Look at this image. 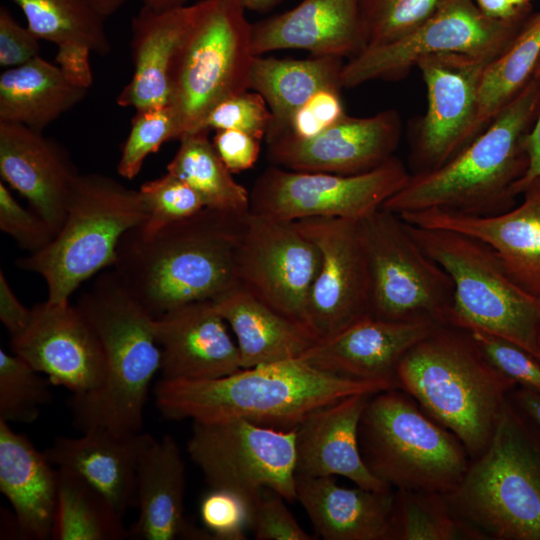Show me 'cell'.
<instances>
[{
	"instance_id": "18",
	"label": "cell",
	"mask_w": 540,
	"mask_h": 540,
	"mask_svg": "<svg viewBox=\"0 0 540 540\" xmlns=\"http://www.w3.org/2000/svg\"><path fill=\"white\" fill-rule=\"evenodd\" d=\"M31 310L27 327L10 337L12 353L72 394L100 388L106 377L104 351L77 305L46 300Z\"/></svg>"
},
{
	"instance_id": "45",
	"label": "cell",
	"mask_w": 540,
	"mask_h": 540,
	"mask_svg": "<svg viewBox=\"0 0 540 540\" xmlns=\"http://www.w3.org/2000/svg\"><path fill=\"white\" fill-rule=\"evenodd\" d=\"M467 331V330H466ZM485 357L517 385L540 391V361L518 345L479 331H467Z\"/></svg>"
},
{
	"instance_id": "39",
	"label": "cell",
	"mask_w": 540,
	"mask_h": 540,
	"mask_svg": "<svg viewBox=\"0 0 540 540\" xmlns=\"http://www.w3.org/2000/svg\"><path fill=\"white\" fill-rule=\"evenodd\" d=\"M49 385L48 378L24 359L0 349V420L34 422L43 406L52 401Z\"/></svg>"
},
{
	"instance_id": "10",
	"label": "cell",
	"mask_w": 540,
	"mask_h": 540,
	"mask_svg": "<svg viewBox=\"0 0 540 540\" xmlns=\"http://www.w3.org/2000/svg\"><path fill=\"white\" fill-rule=\"evenodd\" d=\"M238 0H202L176 54L171 98L176 140L197 132L220 102L249 90L252 24Z\"/></svg>"
},
{
	"instance_id": "35",
	"label": "cell",
	"mask_w": 540,
	"mask_h": 540,
	"mask_svg": "<svg viewBox=\"0 0 540 540\" xmlns=\"http://www.w3.org/2000/svg\"><path fill=\"white\" fill-rule=\"evenodd\" d=\"M540 58V9L531 13L509 45L486 67L478 93L474 139L527 85Z\"/></svg>"
},
{
	"instance_id": "28",
	"label": "cell",
	"mask_w": 540,
	"mask_h": 540,
	"mask_svg": "<svg viewBox=\"0 0 540 540\" xmlns=\"http://www.w3.org/2000/svg\"><path fill=\"white\" fill-rule=\"evenodd\" d=\"M82 433L79 437H56L44 453L57 468L72 471L90 483L124 516L136 506L138 462L152 436L104 428Z\"/></svg>"
},
{
	"instance_id": "43",
	"label": "cell",
	"mask_w": 540,
	"mask_h": 540,
	"mask_svg": "<svg viewBox=\"0 0 540 540\" xmlns=\"http://www.w3.org/2000/svg\"><path fill=\"white\" fill-rule=\"evenodd\" d=\"M271 121V112L264 98L248 90L218 103L207 114L198 131L237 130L262 140Z\"/></svg>"
},
{
	"instance_id": "59",
	"label": "cell",
	"mask_w": 540,
	"mask_h": 540,
	"mask_svg": "<svg viewBox=\"0 0 540 540\" xmlns=\"http://www.w3.org/2000/svg\"><path fill=\"white\" fill-rule=\"evenodd\" d=\"M537 312L536 350L537 359L540 361V299L532 298Z\"/></svg>"
},
{
	"instance_id": "2",
	"label": "cell",
	"mask_w": 540,
	"mask_h": 540,
	"mask_svg": "<svg viewBox=\"0 0 540 540\" xmlns=\"http://www.w3.org/2000/svg\"><path fill=\"white\" fill-rule=\"evenodd\" d=\"M397 388L318 369L301 358L240 369L208 380H159L155 404L169 419L217 422L243 419L292 430L315 410L353 394Z\"/></svg>"
},
{
	"instance_id": "44",
	"label": "cell",
	"mask_w": 540,
	"mask_h": 540,
	"mask_svg": "<svg viewBox=\"0 0 540 540\" xmlns=\"http://www.w3.org/2000/svg\"><path fill=\"white\" fill-rule=\"evenodd\" d=\"M200 517L213 540H245L250 529V510L237 494L210 489L200 502Z\"/></svg>"
},
{
	"instance_id": "16",
	"label": "cell",
	"mask_w": 540,
	"mask_h": 540,
	"mask_svg": "<svg viewBox=\"0 0 540 540\" xmlns=\"http://www.w3.org/2000/svg\"><path fill=\"white\" fill-rule=\"evenodd\" d=\"M318 248L320 265L308 302V324L319 340L370 315V274L359 220L296 221Z\"/></svg>"
},
{
	"instance_id": "14",
	"label": "cell",
	"mask_w": 540,
	"mask_h": 540,
	"mask_svg": "<svg viewBox=\"0 0 540 540\" xmlns=\"http://www.w3.org/2000/svg\"><path fill=\"white\" fill-rule=\"evenodd\" d=\"M410 174L395 156L354 175L273 165L262 172L250 191V212L287 221L318 217L361 220L381 208L406 184Z\"/></svg>"
},
{
	"instance_id": "34",
	"label": "cell",
	"mask_w": 540,
	"mask_h": 540,
	"mask_svg": "<svg viewBox=\"0 0 540 540\" xmlns=\"http://www.w3.org/2000/svg\"><path fill=\"white\" fill-rule=\"evenodd\" d=\"M89 89L40 56L0 75V121L42 131L77 105Z\"/></svg>"
},
{
	"instance_id": "37",
	"label": "cell",
	"mask_w": 540,
	"mask_h": 540,
	"mask_svg": "<svg viewBox=\"0 0 540 540\" xmlns=\"http://www.w3.org/2000/svg\"><path fill=\"white\" fill-rule=\"evenodd\" d=\"M167 172L192 187L205 207L245 214L250 211V192L239 184L222 162L208 131L183 136Z\"/></svg>"
},
{
	"instance_id": "48",
	"label": "cell",
	"mask_w": 540,
	"mask_h": 540,
	"mask_svg": "<svg viewBox=\"0 0 540 540\" xmlns=\"http://www.w3.org/2000/svg\"><path fill=\"white\" fill-rule=\"evenodd\" d=\"M40 39L23 27L10 11L0 7V66L8 69L39 56Z\"/></svg>"
},
{
	"instance_id": "36",
	"label": "cell",
	"mask_w": 540,
	"mask_h": 540,
	"mask_svg": "<svg viewBox=\"0 0 540 540\" xmlns=\"http://www.w3.org/2000/svg\"><path fill=\"white\" fill-rule=\"evenodd\" d=\"M123 517L90 483L58 468L53 540H122L129 537Z\"/></svg>"
},
{
	"instance_id": "33",
	"label": "cell",
	"mask_w": 540,
	"mask_h": 540,
	"mask_svg": "<svg viewBox=\"0 0 540 540\" xmlns=\"http://www.w3.org/2000/svg\"><path fill=\"white\" fill-rule=\"evenodd\" d=\"M343 65L341 58L329 56L307 59L255 56L249 90L260 94L271 112L267 143L289 132L294 113L316 92L340 90Z\"/></svg>"
},
{
	"instance_id": "55",
	"label": "cell",
	"mask_w": 540,
	"mask_h": 540,
	"mask_svg": "<svg viewBox=\"0 0 540 540\" xmlns=\"http://www.w3.org/2000/svg\"><path fill=\"white\" fill-rule=\"evenodd\" d=\"M509 398L540 427V391L517 385Z\"/></svg>"
},
{
	"instance_id": "6",
	"label": "cell",
	"mask_w": 540,
	"mask_h": 540,
	"mask_svg": "<svg viewBox=\"0 0 540 540\" xmlns=\"http://www.w3.org/2000/svg\"><path fill=\"white\" fill-rule=\"evenodd\" d=\"M445 496L480 540H540V427L510 398L487 448Z\"/></svg>"
},
{
	"instance_id": "29",
	"label": "cell",
	"mask_w": 540,
	"mask_h": 540,
	"mask_svg": "<svg viewBox=\"0 0 540 540\" xmlns=\"http://www.w3.org/2000/svg\"><path fill=\"white\" fill-rule=\"evenodd\" d=\"M395 491L346 488L333 476L296 475V500L324 540H390Z\"/></svg>"
},
{
	"instance_id": "24",
	"label": "cell",
	"mask_w": 540,
	"mask_h": 540,
	"mask_svg": "<svg viewBox=\"0 0 540 540\" xmlns=\"http://www.w3.org/2000/svg\"><path fill=\"white\" fill-rule=\"evenodd\" d=\"M367 47L360 0H302L294 8L252 25V50L259 56L303 49L313 56L351 58Z\"/></svg>"
},
{
	"instance_id": "58",
	"label": "cell",
	"mask_w": 540,
	"mask_h": 540,
	"mask_svg": "<svg viewBox=\"0 0 540 540\" xmlns=\"http://www.w3.org/2000/svg\"><path fill=\"white\" fill-rule=\"evenodd\" d=\"M143 6L152 9H170L185 5L187 0H140Z\"/></svg>"
},
{
	"instance_id": "11",
	"label": "cell",
	"mask_w": 540,
	"mask_h": 540,
	"mask_svg": "<svg viewBox=\"0 0 540 540\" xmlns=\"http://www.w3.org/2000/svg\"><path fill=\"white\" fill-rule=\"evenodd\" d=\"M359 223L370 274V315L447 325L451 278L413 239L403 219L381 207Z\"/></svg>"
},
{
	"instance_id": "20",
	"label": "cell",
	"mask_w": 540,
	"mask_h": 540,
	"mask_svg": "<svg viewBox=\"0 0 540 540\" xmlns=\"http://www.w3.org/2000/svg\"><path fill=\"white\" fill-rule=\"evenodd\" d=\"M522 195L518 205L497 215L440 209L398 215L412 225L451 230L484 242L496 253L511 281L528 296L540 299V178Z\"/></svg>"
},
{
	"instance_id": "26",
	"label": "cell",
	"mask_w": 540,
	"mask_h": 540,
	"mask_svg": "<svg viewBox=\"0 0 540 540\" xmlns=\"http://www.w3.org/2000/svg\"><path fill=\"white\" fill-rule=\"evenodd\" d=\"M185 462L171 435L153 436L138 462L136 507L138 517L129 537L137 540H212L205 529L188 522L184 515Z\"/></svg>"
},
{
	"instance_id": "31",
	"label": "cell",
	"mask_w": 540,
	"mask_h": 540,
	"mask_svg": "<svg viewBox=\"0 0 540 540\" xmlns=\"http://www.w3.org/2000/svg\"><path fill=\"white\" fill-rule=\"evenodd\" d=\"M212 302L236 336L242 369L300 358L319 341L307 325L281 314L241 286Z\"/></svg>"
},
{
	"instance_id": "32",
	"label": "cell",
	"mask_w": 540,
	"mask_h": 540,
	"mask_svg": "<svg viewBox=\"0 0 540 540\" xmlns=\"http://www.w3.org/2000/svg\"><path fill=\"white\" fill-rule=\"evenodd\" d=\"M23 11L27 27L57 47L56 62L75 84L93 82L91 53L106 55L111 44L103 18L87 0H11Z\"/></svg>"
},
{
	"instance_id": "19",
	"label": "cell",
	"mask_w": 540,
	"mask_h": 540,
	"mask_svg": "<svg viewBox=\"0 0 540 540\" xmlns=\"http://www.w3.org/2000/svg\"><path fill=\"white\" fill-rule=\"evenodd\" d=\"M401 129L396 110L368 117L345 115L311 139L284 134L268 142L267 156L274 165L290 170L360 174L394 156Z\"/></svg>"
},
{
	"instance_id": "51",
	"label": "cell",
	"mask_w": 540,
	"mask_h": 540,
	"mask_svg": "<svg viewBox=\"0 0 540 540\" xmlns=\"http://www.w3.org/2000/svg\"><path fill=\"white\" fill-rule=\"evenodd\" d=\"M534 74L540 77V58ZM525 148L528 155V167L524 175L514 185L516 196L522 194L528 185L540 178V111L533 127L525 138Z\"/></svg>"
},
{
	"instance_id": "56",
	"label": "cell",
	"mask_w": 540,
	"mask_h": 540,
	"mask_svg": "<svg viewBox=\"0 0 540 540\" xmlns=\"http://www.w3.org/2000/svg\"><path fill=\"white\" fill-rule=\"evenodd\" d=\"M96 11L106 18L117 12L126 0H87Z\"/></svg>"
},
{
	"instance_id": "5",
	"label": "cell",
	"mask_w": 540,
	"mask_h": 540,
	"mask_svg": "<svg viewBox=\"0 0 540 540\" xmlns=\"http://www.w3.org/2000/svg\"><path fill=\"white\" fill-rule=\"evenodd\" d=\"M396 381L427 415L457 436L471 460L487 448L517 386L466 330L450 325L436 326L405 353Z\"/></svg>"
},
{
	"instance_id": "30",
	"label": "cell",
	"mask_w": 540,
	"mask_h": 540,
	"mask_svg": "<svg viewBox=\"0 0 540 540\" xmlns=\"http://www.w3.org/2000/svg\"><path fill=\"white\" fill-rule=\"evenodd\" d=\"M58 468L23 434L0 420V491L22 540L52 539Z\"/></svg>"
},
{
	"instance_id": "4",
	"label": "cell",
	"mask_w": 540,
	"mask_h": 540,
	"mask_svg": "<svg viewBox=\"0 0 540 540\" xmlns=\"http://www.w3.org/2000/svg\"><path fill=\"white\" fill-rule=\"evenodd\" d=\"M77 307L102 345L106 377L97 390L70 397L74 426L81 432H142L149 387L161 364L155 316L114 270L98 276L80 295Z\"/></svg>"
},
{
	"instance_id": "25",
	"label": "cell",
	"mask_w": 540,
	"mask_h": 540,
	"mask_svg": "<svg viewBox=\"0 0 540 540\" xmlns=\"http://www.w3.org/2000/svg\"><path fill=\"white\" fill-rule=\"evenodd\" d=\"M372 395L353 394L325 405L297 426L296 475L343 476L362 488H391L368 470L360 453L359 422Z\"/></svg>"
},
{
	"instance_id": "23",
	"label": "cell",
	"mask_w": 540,
	"mask_h": 540,
	"mask_svg": "<svg viewBox=\"0 0 540 540\" xmlns=\"http://www.w3.org/2000/svg\"><path fill=\"white\" fill-rule=\"evenodd\" d=\"M442 324L427 320L388 321L365 316L334 336L319 340L300 358L344 377L395 385L397 366L405 353Z\"/></svg>"
},
{
	"instance_id": "47",
	"label": "cell",
	"mask_w": 540,
	"mask_h": 540,
	"mask_svg": "<svg viewBox=\"0 0 540 540\" xmlns=\"http://www.w3.org/2000/svg\"><path fill=\"white\" fill-rule=\"evenodd\" d=\"M284 498L265 489L250 517V529L258 540H312L290 512Z\"/></svg>"
},
{
	"instance_id": "22",
	"label": "cell",
	"mask_w": 540,
	"mask_h": 540,
	"mask_svg": "<svg viewBox=\"0 0 540 540\" xmlns=\"http://www.w3.org/2000/svg\"><path fill=\"white\" fill-rule=\"evenodd\" d=\"M0 174L57 234L80 175L67 152L42 131L0 121Z\"/></svg>"
},
{
	"instance_id": "9",
	"label": "cell",
	"mask_w": 540,
	"mask_h": 540,
	"mask_svg": "<svg viewBox=\"0 0 540 540\" xmlns=\"http://www.w3.org/2000/svg\"><path fill=\"white\" fill-rule=\"evenodd\" d=\"M405 225L451 278L454 293L447 325L503 338L537 359L533 299L511 281L493 249L455 231Z\"/></svg>"
},
{
	"instance_id": "7",
	"label": "cell",
	"mask_w": 540,
	"mask_h": 540,
	"mask_svg": "<svg viewBox=\"0 0 540 540\" xmlns=\"http://www.w3.org/2000/svg\"><path fill=\"white\" fill-rule=\"evenodd\" d=\"M358 441L368 470L395 489L449 494L471 462L457 436L399 388L370 397L359 422Z\"/></svg>"
},
{
	"instance_id": "38",
	"label": "cell",
	"mask_w": 540,
	"mask_h": 540,
	"mask_svg": "<svg viewBox=\"0 0 540 540\" xmlns=\"http://www.w3.org/2000/svg\"><path fill=\"white\" fill-rule=\"evenodd\" d=\"M390 540H480L452 510L445 494L396 489Z\"/></svg>"
},
{
	"instance_id": "3",
	"label": "cell",
	"mask_w": 540,
	"mask_h": 540,
	"mask_svg": "<svg viewBox=\"0 0 540 540\" xmlns=\"http://www.w3.org/2000/svg\"><path fill=\"white\" fill-rule=\"evenodd\" d=\"M540 111L536 74L470 144L443 165L410 174L382 205L396 214L440 209L474 216L516 204L515 183L528 167L525 138Z\"/></svg>"
},
{
	"instance_id": "49",
	"label": "cell",
	"mask_w": 540,
	"mask_h": 540,
	"mask_svg": "<svg viewBox=\"0 0 540 540\" xmlns=\"http://www.w3.org/2000/svg\"><path fill=\"white\" fill-rule=\"evenodd\" d=\"M260 139L237 130H217L212 143L224 165L232 173L251 169L258 160Z\"/></svg>"
},
{
	"instance_id": "57",
	"label": "cell",
	"mask_w": 540,
	"mask_h": 540,
	"mask_svg": "<svg viewBox=\"0 0 540 540\" xmlns=\"http://www.w3.org/2000/svg\"><path fill=\"white\" fill-rule=\"evenodd\" d=\"M245 9L263 12L271 9L281 0H238Z\"/></svg>"
},
{
	"instance_id": "13",
	"label": "cell",
	"mask_w": 540,
	"mask_h": 540,
	"mask_svg": "<svg viewBox=\"0 0 540 540\" xmlns=\"http://www.w3.org/2000/svg\"><path fill=\"white\" fill-rule=\"evenodd\" d=\"M529 15L495 19L484 14L474 0H445L412 32L393 42L367 47L345 63L342 87H355L372 80H398L422 59L435 54L495 58L509 45Z\"/></svg>"
},
{
	"instance_id": "42",
	"label": "cell",
	"mask_w": 540,
	"mask_h": 540,
	"mask_svg": "<svg viewBox=\"0 0 540 540\" xmlns=\"http://www.w3.org/2000/svg\"><path fill=\"white\" fill-rule=\"evenodd\" d=\"M169 140H176V126L169 106L136 111L129 134L122 146L117 172L134 179L144 160Z\"/></svg>"
},
{
	"instance_id": "15",
	"label": "cell",
	"mask_w": 540,
	"mask_h": 540,
	"mask_svg": "<svg viewBox=\"0 0 540 540\" xmlns=\"http://www.w3.org/2000/svg\"><path fill=\"white\" fill-rule=\"evenodd\" d=\"M319 265L318 248L296 221L249 211L237 251L239 286L309 327L308 302Z\"/></svg>"
},
{
	"instance_id": "50",
	"label": "cell",
	"mask_w": 540,
	"mask_h": 540,
	"mask_svg": "<svg viewBox=\"0 0 540 540\" xmlns=\"http://www.w3.org/2000/svg\"><path fill=\"white\" fill-rule=\"evenodd\" d=\"M32 310L26 308L11 289L3 270L0 271V320L13 337L29 324Z\"/></svg>"
},
{
	"instance_id": "53",
	"label": "cell",
	"mask_w": 540,
	"mask_h": 540,
	"mask_svg": "<svg viewBox=\"0 0 540 540\" xmlns=\"http://www.w3.org/2000/svg\"><path fill=\"white\" fill-rule=\"evenodd\" d=\"M479 9L495 19H514L531 13L532 0H474Z\"/></svg>"
},
{
	"instance_id": "40",
	"label": "cell",
	"mask_w": 540,
	"mask_h": 540,
	"mask_svg": "<svg viewBox=\"0 0 540 540\" xmlns=\"http://www.w3.org/2000/svg\"><path fill=\"white\" fill-rule=\"evenodd\" d=\"M444 1L360 0L367 47L402 38L426 21Z\"/></svg>"
},
{
	"instance_id": "41",
	"label": "cell",
	"mask_w": 540,
	"mask_h": 540,
	"mask_svg": "<svg viewBox=\"0 0 540 540\" xmlns=\"http://www.w3.org/2000/svg\"><path fill=\"white\" fill-rule=\"evenodd\" d=\"M139 192L146 211L145 220L139 226L147 232L190 217L205 208L199 194L169 172L145 182Z\"/></svg>"
},
{
	"instance_id": "8",
	"label": "cell",
	"mask_w": 540,
	"mask_h": 540,
	"mask_svg": "<svg viewBox=\"0 0 540 540\" xmlns=\"http://www.w3.org/2000/svg\"><path fill=\"white\" fill-rule=\"evenodd\" d=\"M145 217L139 190L103 174H80L65 220L53 240L42 250L18 259L17 265L45 280L47 301L69 302L82 282L114 265L121 238Z\"/></svg>"
},
{
	"instance_id": "52",
	"label": "cell",
	"mask_w": 540,
	"mask_h": 540,
	"mask_svg": "<svg viewBox=\"0 0 540 540\" xmlns=\"http://www.w3.org/2000/svg\"><path fill=\"white\" fill-rule=\"evenodd\" d=\"M325 128L333 125L346 114L338 89H322L305 104Z\"/></svg>"
},
{
	"instance_id": "17",
	"label": "cell",
	"mask_w": 540,
	"mask_h": 540,
	"mask_svg": "<svg viewBox=\"0 0 540 540\" xmlns=\"http://www.w3.org/2000/svg\"><path fill=\"white\" fill-rule=\"evenodd\" d=\"M493 59L441 53L417 64L426 86L427 110L413 147L416 172L443 165L474 140L479 86Z\"/></svg>"
},
{
	"instance_id": "54",
	"label": "cell",
	"mask_w": 540,
	"mask_h": 540,
	"mask_svg": "<svg viewBox=\"0 0 540 540\" xmlns=\"http://www.w3.org/2000/svg\"><path fill=\"white\" fill-rule=\"evenodd\" d=\"M325 129V126L313 112L306 105H303L292 116L287 134L297 139L306 140L317 136Z\"/></svg>"
},
{
	"instance_id": "27",
	"label": "cell",
	"mask_w": 540,
	"mask_h": 540,
	"mask_svg": "<svg viewBox=\"0 0 540 540\" xmlns=\"http://www.w3.org/2000/svg\"><path fill=\"white\" fill-rule=\"evenodd\" d=\"M198 3L170 9L143 6L131 22L133 73L116 101L136 111L169 106L171 73Z\"/></svg>"
},
{
	"instance_id": "1",
	"label": "cell",
	"mask_w": 540,
	"mask_h": 540,
	"mask_svg": "<svg viewBox=\"0 0 540 540\" xmlns=\"http://www.w3.org/2000/svg\"><path fill=\"white\" fill-rule=\"evenodd\" d=\"M248 213L205 207L156 231L138 225L121 238L114 270L155 317L213 301L239 286L237 251Z\"/></svg>"
},
{
	"instance_id": "12",
	"label": "cell",
	"mask_w": 540,
	"mask_h": 540,
	"mask_svg": "<svg viewBox=\"0 0 540 540\" xmlns=\"http://www.w3.org/2000/svg\"><path fill=\"white\" fill-rule=\"evenodd\" d=\"M187 452L210 489L239 495L251 514L265 489L296 500V428L243 419L193 422Z\"/></svg>"
},
{
	"instance_id": "46",
	"label": "cell",
	"mask_w": 540,
	"mask_h": 540,
	"mask_svg": "<svg viewBox=\"0 0 540 540\" xmlns=\"http://www.w3.org/2000/svg\"><path fill=\"white\" fill-rule=\"evenodd\" d=\"M0 229L29 254L45 248L56 235L41 216L16 201L3 181L0 182Z\"/></svg>"
},
{
	"instance_id": "21",
	"label": "cell",
	"mask_w": 540,
	"mask_h": 540,
	"mask_svg": "<svg viewBox=\"0 0 540 540\" xmlns=\"http://www.w3.org/2000/svg\"><path fill=\"white\" fill-rule=\"evenodd\" d=\"M210 300L184 304L155 317L161 380H208L241 368L237 343Z\"/></svg>"
}]
</instances>
